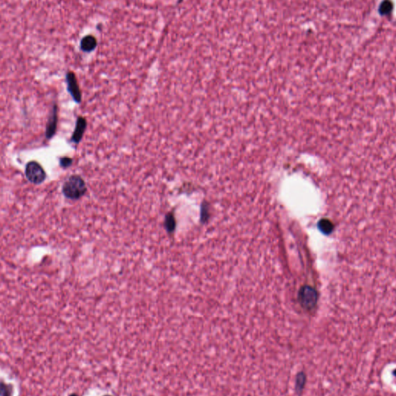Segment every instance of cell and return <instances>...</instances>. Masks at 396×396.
<instances>
[{"label": "cell", "instance_id": "cell-11", "mask_svg": "<svg viewBox=\"0 0 396 396\" xmlns=\"http://www.w3.org/2000/svg\"><path fill=\"white\" fill-rule=\"evenodd\" d=\"M175 221L174 218L172 215H169L166 218V227L169 231L173 230L174 229Z\"/></svg>", "mask_w": 396, "mask_h": 396}, {"label": "cell", "instance_id": "cell-9", "mask_svg": "<svg viewBox=\"0 0 396 396\" xmlns=\"http://www.w3.org/2000/svg\"><path fill=\"white\" fill-rule=\"evenodd\" d=\"M319 228L321 229L322 232H325V233H329L333 229V225H332L330 221L322 220L321 222H319Z\"/></svg>", "mask_w": 396, "mask_h": 396}, {"label": "cell", "instance_id": "cell-1", "mask_svg": "<svg viewBox=\"0 0 396 396\" xmlns=\"http://www.w3.org/2000/svg\"><path fill=\"white\" fill-rule=\"evenodd\" d=\"M87 187L84 180L79 175H72L64 183L62 192L71 200H77L85 194Z\"/></svg>", "mask_w": 396, "mask_h": 396}, {"label": "cell", "instance_id": "cell-12", "mask_svg": "<svg viewBox=\"0 0 396 396\" xmlns=\"http://www.w3.org/2000/svg\"><path fill=\"white\" fill-rule=\"evenodd\" d=\"M10 390L8 389V386L2 383V396H10Z\"/></svg>", "mask_w": 396, "mask_h": 396}, {"label": "cell", "instance_id": "cell-4", "mask_svg": "<svg viewBox=\"0 0 396 396\" xmlns=\"http://www.w3.org/2000/svg\"><path fill=\"white\" fill-rule=\"evenodd\" d=\"M66 81L68 92L70 93L71 96L76 103L80 104L82 101V94L79 87L76 75L72 71L67 72Z\"/></svg>", "mask_w": 396, "mask_h": 396}, {"label": "cell", "instance_id": "cell-5", "mask_svg": "<svg viewBox=\"0 0 396 396\" xmlns=\"http://www.w3.org/2000/svg\"><path fill=\"white\" fill-rule=\"evenodd\" d=\"M58 105H54L52 111L50 114L47 126H46L45 136L47 140L52 138L56 133L57 126H58Z\"/></svg>", "mask_w": 396, "mask_h": 396}, {"label": "cell", "instance_id": "cell-3", "mask_svg": "<svg viewBox=\"0 0 396 396\" xmlns=\"http://www.w3.org/2000/svg\"><path fill=\"white\" fill-rule=\"evenodd\" d=\"M299 300L303 307L305 309L311 310L316 304L317 294L316 291L310 286H304L300 289Z\"/></svg>", "mask_w": 396, "mask_h": 396}, {"label": "cell", "instance_id": "cell-7", "mask_svg": "<svg viewBox=\"0 0 396 396\" xmlns=\"http://www.w3.org/2000/svg\"><path fill=\"white\" fill-rule=\"evenodd\" d=\"M97 45V39L92 35L85 36L80 41V49L84 52H91L96 48Z\"/></svg>", "mask_w": 396, "mask_h": 396}, {"label": "cell", "instance_id": "cell-13", "mask_svg": "<svg viewBox=\"0 0 396 396\" xmlns=\"http://www.w3.org/2000/svg\"><path fill=\"white\" fill-rule=\"evenodd\" d=\"M108 396V395H107V396Z\"/></svg>", "mask_w": 396, "mask_h": 396}, {"label": "cell", "instance_id": "cell-10", "mask_svg": "<svg viewBox=\"0 0 396 396\" xmlns=\"http://www.w3.org/2000/svg\"><path fill=\"white\" fill-rule=\"evenodd\" d=\"M72 162H73V160L70 157H63L60 159V166L64 169H66V168L72 166Z\"/></svg>", "mask_w": 396, "mask_h": 396}, {"label": "cell", "instance_id": "cell-8", "mask_svg": "<svg viewBox=\"0 0 396 396\" xmlns=\"http://www.w3.org/2000/svg\"><path fill=\"white\" fill-rule=\"evenodd\" d=\"M392 9H393L392 2L386 1V2H382L380 6H379V11L380 12V14L387 15L389 14V12H391Z\"/></svg>", "mask_w": 396, "mask_h": 396}, {"label": "cell", "instance_id": "cell-6", "mask_svg": "<svg viewBox=\"0 0 396 396\" xmlns=\"http://www.w3.org/2000/svg\"><path fill=\"white\" fill-rule=\"evenodd\" d=\"M86 128H87V120L83 116H79L76 121V125H75L72 139H71L72 143H75V144H79L80 143V140H82L84 133H85Z\"/></svg>", "mask_w": 396, "mask_h": 396}, {"label": "cell", "instance_id": "cell-2", "mask_svg": "<svg viewBox=\"0 0 396 396\" xmlns=\"http://www.w3.org/2000/svg\"><path fill=\"white\" fill-rule=\"evenodd\" d=\"M25 174L29 181L34 184H40L46 179L44 169L36 161H31L26 164Z\"/></svg>", "mask_w": 396, "mask_h": 396}]
</instances>
